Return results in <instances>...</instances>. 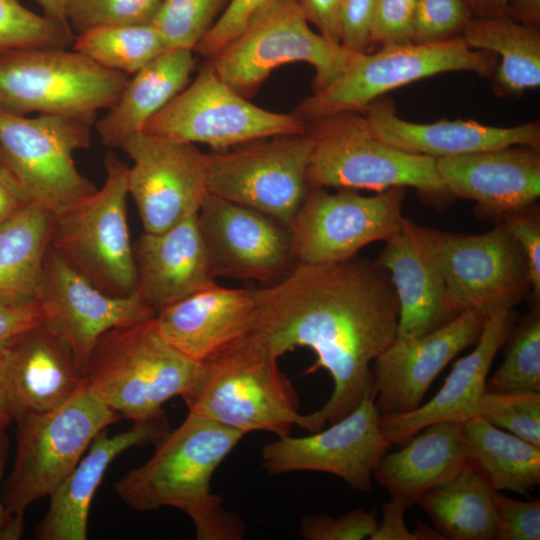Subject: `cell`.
I'll return each mask as SVG.
<instances>
[{
	"label": "cell",
	"mask_w": 540,
	"mask_h": 540,
	"mask_svg": "<svg viewBox=\"0 0 540 540\" xmlns=\"http://www.w3.org/2000/svg\"><path fill=\"white\" fill-rule=\"evenodd\" d=\"M377 527L375 513L359 508L338 517L306 516L300 522V533L308 540H363L371 539Z\"/></svg>",
	"instance_id": "42"
},
{
	"label": "cell",
	"mask_w": 540,
	"mask_h": 540,
	"mask_svg": "<svg viewBox=\"0 0 540 540\" xmlns=\"http://www.w3.org/2000/svg\"><path fill=\"white\" fill-rule=\"evenodd\" d=\"M485 318L477 311L466 310L425 335L396 338L372 365L380 416L418 408L443 368L462 350L476 344Z\"/></svg>",
	"instance_id": "20"
},
{
	"label": "cell",
	"mask_w": 540,
	"mask_h": 540,
	"mask_svg": "<svg viewBox=\"0 0 540 540\" xmlns=\"http://www.w3.org/2000/svg\"><path fill=\"white\" fill-rule=\"evenodd\" d=\"M310 153L306 134L270 137L206 153L208 193L255 209L290 228L310 189Z\"/></svg>",
	"instance_id": "13"
},
{
	"label": "cell",
	"mask_w": 540,
	"mask_h": 540,
	"mask_svg": "<svg viewBox=\"0 0 540 540\" xmlns=\"http://www.w3.org/2000/svg\"><path fill=\"white\" fill-rule=\"evenodd\" d=\"M84 386L70 347L43 323L7 344L0 370V404L12 421L54 410Z\"/></svg>",
	"instance_id": "21"
},
{
	"label": "cell",
	"mask_w": 540,
	"mask_h": 540,
	"mask_svg": "<svg viewBox=\"0 0 540 540\" xmlns=\"http://www.w3.org/2000/svg\"><path fill=\"white\" fill-rule=\"evenodd\" d=\"M414 534L416 536V540H438V539H444L442 535L436 530L431 529L429 526H427L424 523L419 522L414 529Z\"/></svg>",
	"instance_id": "56"
},
{
	"label": "cell",
	"mask_w": 540,
	"mask_h": 540,
	"mask_svg": "<svg viewBox=\"0 0 540 540\" xmlns=\"http://www.w3.org/2000/svg\"><path fill=\"white\" fill-rule=\"evenodd\" d=\"M377 0H341L340 44L354 53L367 52Z\"/></svg>",
	"instance_id": "47"
},
{
	"label": "cell",
	"mask_w": 540,
	"mask_h": 540,
	"mask_svg": "<svg viewBox=\"0 0 540 540\" xmlns=\"http://www.w3.org/2000/svg\"><path fill=\"white\" fill-rule=\"evenodd\" d=\"M438 251L451 311L487 317L513 308L532 289L526 258L503 223L465 235L439 232Z\"/></svg>",
	"instance_id": "15"
},
{
	"label": "cell",
	"mask_w": 540,
	"mask_h": 540,
	"mask_svg": "<svg viewBox=\"0 0 540 540\" xmlns=\"http://www.w3.org/2000/svg\"><path fill=\"white\" fill-rule=\"evenodd\" d=\"M405 508L394 499L382 505V522L370 540H416L413 531H409L404 521Z\"/></svg>",
	"instance_id": "51"
},
{
	"label": "cell",
	"mask_w": 540,
	"mask_h": 540,
	"mask_svg": "<svg viewBox=\"0 0 540 540\" xmlns=\"http://www.w3.org/2000/svg\"><path fill=\"white\" fill-rule=\"evenodd\" d=\"M132 160L128 194L144 232L159 233L196 214L208 193L206 153L193 143L141 131L120 147Z\"/></svg>",
	"instance_id": "17"
},
{
	"label": "cell",
	"mask_w": 540,
	"mask_h": 540,
	"mask_svg": "<svg viewBox=\"0 0 540 540\" xmlns=\"http://www.w3.org/2000/svg\"><path fill=\"white\" fill-rule=\"evenodd\" d=\"M9 451L5 429L0 430V540H19L24 532L23 516L12 514L5 506L2 481Z\"/></svg>",
	"instance_id": "52"
},
{
	"label": "cell",
	"mask_w": 540,
	"mask_h": 540,
	"mask_svg": "<svg viewBox=\"0 0 540 540\" xmlns=\"http://www.w3.org/2000/svg\"><path fill=\"white\" fill-rule=\"evenodd\" d=\"M73 41L70 27L27 9L18 0H0V58L25 49L67 48Z\"/></svg>",
	"instance_id": "37"
},
{
	"label": "cell",
	"mask_w": 540,
	"mask_h": 540,
	"mask_svg": "<svg viewBox=\"0 0 540 540\" xmlns=\"http://www.w3.org/2000/svg\"><path fill=\"white\" fill-rule=\"evenodd\" d=\"M311 142L309 188L372 190L413 187L448 193L436 159L399 150L378 139L360 112L334 113L306 121Z\"/></svg>",
	"instance_id": "5"
},
{
	"label": "cell",
	"mask_w": 540,
	"mask_h": 540,
	"mask_svg": "<svg viewBox=\"0 0 540 540\" xmlns=\"http://www.w3.org/2000/svg\"><path fill=\"white\" fill-rule=\"evenodd\" d=\"M473 50L500 58L492 76L493 90L506 96L540 86V29L508 16L473 17L461 34Z\"/></svg>",
	"instance_id": "31"
},
{
	"label": "cell",
	"mask_w": 540,
	"mask_h": 540,
	"mask_svg": "<svg viewBox=\"0 0 540 540\" xmlns=\"http://www.w3.org/2000/svg\"><path fill=\"white\" fill-rule=\"evenodd\" d=\"M268 0H231L194 52L206 59L214 57L243 30L251 16Z\"/></svg>",
	"instance_id": "45"
},
{
	"label": "cell",
	"mask_w": 540,
	"mask_h": 540,
	"mask_svg": "<svg viewBox=\"0 0 540 540\" xmlns=\"http://www.w3.org/2000/svg\"><path fill=\"white\" fill-rule=\"evenodd\" d=\"M143 131L223 151L255 140L303 135L306 121L294 112L277 113L253 104L206 59L191 83Z\"/></svg>",
	"instance_id": "12"
},
{
	"label": "cell",
	"mask_w": 540,
	"mask_h": 540,
	"mask_svg": "<svg viewBox=\"0 0 540 540\" xmlns=\"http://www.w3.org/2000/svg\"><path fill=\"white\" fill-rule=\"evenodd\" d=\"M504 361L487 380L492 392L540 393L539 304L511 332Z\"/></svg>",
	"instance_id": "36"
},
{
	"label": "cell",
	"mask_w": 540,
	"mask_h": 540,
	"mask_svg": "<svg viewBox=\"0 0 540 540\" xmlns=\"http://www.w3.org/2000/svg\"><path fill=\"white\" fill-rule=\"evenodd\" d=\"M36 300L42 323L70 347L83 376L105 332L156 316L137 291L127 296L103 292L51 246L45 255Z\"/></svg>",
	"instance_id": "16"
},
{
	"label": "cell",
	"mask_w": 540,
	"mask_h": 540,
	"mask_svg": "<svg viewBox=\"0 0 540 540\" xmlns=\"http://www.w3.org/2000/svg\"><path fill=\"white\" fill-rule=\"evenodd\" d=\"M478 416L540 447V393L486 391Z\"/></svg>",
	"instance_id": "39"
},
{
	"label": "cell",
	"mask_w": 540,
	"mask_h": 540,
	"mask_svg": "<svg viewBox=\"0 0 540 540\" xmlns=\"http://www.w3.org/2000/svg\"><path fill=\"white\" fill-rule=\"evenodd\" d=\"M104 166L100 189L54 215L50 246L103 292L127 296L137 290L127 223L129 166L112 152Z\"/></svg>",
	"instance_id": "9"
},
{
	"label": "cell",
	"mask_w": 540,
	"mask_h": 540,
	"mask_svg": "<svg viewBox=\"0 0 540 540\" xmlns=\"http://www.w3.org/2000/svg\"><path fill=\"white\" fill-rule=\"evenodd\" d=\"M128 79L75 50H19L0 58V111L97 114L116 103Z\"/></svg>",
	"instance_id": "10"
},
{
	"label": "cell",
	"mask_w": 540,
	"mask_h": 540,
	"mask_svg": "<svg viewBox=\"0 0 540 540\" xmlns=\"http://www.w3.org/2000/svg\"><path fill=\"white\" fill-rule=\"evenodd\" d=\"M507 16L540 29V0H507Z\"/></svg>",
	"instance_id": "53"
},
{
	"label": "cell",
	"mask_w": 540,
	"mask_h": 540,
	"mask_svg": "<svg viewBox=\"0 0 540 540\" xmlns=\"http://www.w3.org/2000/svg\"><path fill=\"white\" fill-rule=\"evenodd\" d=\"M231 0H162L150 24L170 49L193 50L224 13Z\"/></svg>",
	"instance_id": "38"
},
{
	"label": "cell",
	"mask_w": 540,
	"mask_h": 540,
	"mask_svg": "<svg viewBox=\"0 0 540 540\" xmlns=\"http://www.w3.org/2000/svg\"><path fill=\"white\" fill-rule=\"evenodd\" d=\"M162 0H70L67 20L74 36L113 25L150 23Z\"/></svg>",
	"instance_id": "40"
},
{
	"label": "cell",
	"mask_w": 540,
	"mask_h": 540,
	"mask_svg": "<svg viewBox=\"0 0 540 540\" xmlns=\"http://www.w3.org/2000/svg\"><path fill=\"white\" fill-rule=\"evenodd\" d=\"M472 18L464 0H417L413 43L430 44L461 36Z\"/></svg>",
	"instance_id": "41"
},
{
	"label": "cell",
	"mask_w": 540,
	"mask_h": 540,
	"mask_svg": "<svg viewBox=\"0 0 540 540\" xmlns=\"http://www.w3.org/2000/svg\"><path fill=\"white\" fill-rule=\"evenodd\" d=\"M201 368L162 337L153 317L105 332L90 356L84 383L121 417L142 421L163 414L171 398L188 395Z\"/></svg>",
	"instance_id": "3"
},
{
	"label": "cell",
	"mask_w": 540,
	"mask_h": 540,
	"mask_svg": "<svg viewBox=\"0 0 540 540\" xmlns=\"http://www.w3.org/2000/svg\"><path fill=\"white\" fill-rule=\"evenodd\" d=\"M0 162L4 163V159H3V156H2L1 150H0Z\"/></svg>",
	"instance_id": "58"
},
{
	"label": "cell",
	"mask_w": 540,
	"mask_h": 540,
	"mask_svg": "<svg viewBox=\"0 0 540 540\" xmlns=\"http://www.w3.org/2000/svg\"><path fill=\"white\" fill-rule=\"evenodd\" d=\"M356 54L313 31L294 0H268L210 60L230 87L249 98L275 69L295 62L314 68L317 92L340 76Z\"/></svg>",
	"instance_id": "6"
},
{
	"label": "cell",
	"mask_w": 540,
	"mask_h": 540,
	"mask_svg": "<svg viewBox=\"0 0 540 540\" xmlns=\"http://www.w3.org/2000/svg\"><path fill=\"white\" fill-rule=\"evenodd\" d=\"M473 17L507 16V0H464Z\"/></svg>",
	"instance_id": "54"
},
{
	"label": "cell",
	"mask_w": 540,
	"mask_h": 540,
	"mask_svg": "<svg viewBox=\"0 0 540 540\" xmlns=\"http://www.w3.org/2000/svg\"><path fill=\"white\" fill-rule=\"evenodd\" d=\"M513 308L499 310L484 320L475 348L460 358L439 391L424 405L397 415L380 416V427L391 445H402L428 425L441 421L465 422L479 415L493 360L509 339L516 323Z\"/></svg>",
	"instance_id": "24"
},
{
	"label": "cell",
	"mask_w": 540,
	"mask_h": 540,
	"mask_svg": "<svg viewBox=\"0 0 540 540\" xmlns=\"http://www.w3.org/2000/svg\"><path fill=\"white\" fill-rule=\"evenodd\" d=\"M43 317L37 300L0 301V370L4 350L19 333L42 323Z\"/></svg>",
	"instance_id": "48"
},
{
	"label": "cell",
	"mask_w": 540,
	"mask_h": 540,
	"mask_svg": "<svg viewBox=\"0 0 540 540\" xmlns=\"http://www.w3.org/2000/svg\"><path fill=\"white\" fill-rule=\"evenodd\" d=\"M446 191L503 215L532 206L540 196L539 149L507 146L436 159Z\"/></svg>",
	"instance_id": "25"
},
{
	"label": "cell",
	"mask_w": 540,
	"mask_h": 540,
	"mask_svg": "<svg viewBox=\"0 0 540 540\" xmlns=\"http://www.w3.org/2000/svg\"><path fill=\"white\" fill-rule=\"evenodd\" d=\"M494 489L470 463L419 504L444 539L492 540L498 532Z\"/></svg>",
	"instance_id": "33"
},
{
	"label": "cell",
	"mask_w": 540,
	"mask_h": 540,
	"mask_svg": "<svg viewBox=\"0 0 540 540\" xmlns=\"http://www.w3.org/2000/svg\"><path fill=\"white\" fill-rule=\"evenodd\" d=\"M439 232L403 218L376 260L388 271L396 292V338L425 335L456 316L448 304L438 251Z\"/></svg>",
	"instance_id": "22"
},
{
	"label": "cell",
	"mask_w": 540,
	"mask_h": 540,
	"mask_svg": "<svg viewBox=\"0 0 540 540\" xmlns=\"http://www.w3.org/2000/svg\"><path fill=\"white\" fill-rule=\"evenodd\" d=\"M267 345L254 333L202 363L192 391L183 397L189 413L244 434L278 437L301 427L303 415L291 382Z\"/></svg>",
	"instance_id": "4"
},
{
	"label": "cell",
	"mask_w": 540,
	"mask_h": 540,
	"mask_svg": "<svg viewBox=\"0 0 540 540\" xmlns=\"http://www.w3.org/2000/svg\"><path fill=\"white\" fill-rule=\"evenodd\" d=\"M361 113L378 139L404 152L435 159L507 146L540 148L538 122L513 127L484 125L474 120L417 123L400 118L393 102L382 97Z\"/></svg>",
	"instance_id": "27"
},
{
	"label": "cell",
	"mask_w": 540,
	"mask_h": 540,
	"mask_svg": "<svg viewBox=\"0 0 540 540\" xmlns=\"http://www.w3.org/2000/svg\"><path fill=\"white\" fill-rule=\"evenodd\" d=\"M11 419L7 416L0 404V430L6 429V427L11 423Z\"/></svg>",
	"instance_id": "57"
},
{
	"label": "cell",
	"mask_w": 540,
	"mask_h": 540,
	"mask_svg": "<svg viewBox=\"0 0 540 540\" xmlns=\"http://www.w3.org/2000/svg\"><path fill=\"white\" fill-rule=\"evenodd\" d=\"M391 446L381 431L375 398L370 397L326 430L305 437H278L263 446L261 457L270 474L329 473L354 490L368 492L373 471Z\"/></svg>",
	"instance_id": "18"
},
{
	"label": "cell",
	"mask_w": 540,
	"mask_h": 540,
	"mask_svg": "<svg viewBox=\"0 0 540 540\" xmlns=\"http://www.w3.org/2000/svg\"><path fill=\"white\" fill-rule=\"evenodd\" d=\"M469 463L494 490L527 493L540 483V447L481 416L463 423Z\"/></svg>",
	"instance_id": "34"
},
{
	"label": "cell",
	"mask_w": 540,
	"mask_h": 540,
	"mask_svg": "<svg viewBox=\"0 0 540 540\" xmlns=\"http://www.w3.org/2000/svg\"><path fill=\"white\" fill-rule=\"evenodd\" d=\"M197 220L216 278L268 285L296 264L290 229L255 209L207 193Z\"/></svg>",
	"instance_id": "19"
},
{
	"label": "cell",
	"mask_w": 540,
	"mask_h": 540,
	"mask_svg": "<svg viewBox=\"0 0 540 540\" xmlns=\"http://www.w3.org/2000/svg\"><path fill=\"white\" fill-rule=\"evenodd\" d=\"M405 195L404 187L372 196L310 188L289 228L296 263L339 262L372 242L386 241L404 218Z\"/></svg>",
	"instance_id": "14"
},
{
	"label": "cell",
	"mask_w": 540,
	"mask_h": 540,
	"mask_svg": "<svg viewBox=\"0 0 540 540\" xmlns=\"http://www.w3.org/2000/svg\"><path fill=\"white\" fill-rule=\"evenodd\" d=\"M121 416L84 386L60 407L17 421L16 452L6 480V508L23 516L34 502L50 496L71 473L92 440Z\"/></svg>",
	"instance_id": "7"
},
{
	"label": "cell",
	"mask_w": 540,
	"mask_h": 540,
	"mask_svg": "<svg viewBox=\"0 0 540 540\" xmlns=\"http://www.w3.org/2000/svg\"><path fill=\"white\" fill-rule=\"evenodd\" d=\"M96 114L0 111V150L5 165L31 202L58 215L91 196L96 186L75 166L73 153L90 145Z\"/></svg>",
	"instance_id": "8"
},
{
	"label": "cell",
	"mask_w": 540,
	"mask_h": 540,
	"mask_svg": "<svg viewBox=\"0 0 540 540\" xmlns=\"http://www.w3.org/2000/svg\"><path fill=\"white\" fill-rule=\"evenodd\" d=\"M31 203L28 194L14 174L0 162V223Z\"/></svg>",
	"instance_id": "50"
},
{
	"label": "cell",
	"mask_w": 540,
	"mask_h": 540,
	"mask_svg": "<svg viewBox=\"0 0 540 540\" xmlns=\"http://www.w3.org/2000/svg\"><path fill=\"white\" fill-rule=\"evenodd\" d=\"M460 421L426 426L393 453L384 454L373 476L391 498L408 508L468 464V451Z\"/></svg>",
	"instance_id": "29"
},
{
	"label": "cell",
	"mask_w": 540,
	"mask_h": 540,
	"mask_svg": "<svg viewBox=\"0 0 540 540\" xmlns=\"http://www.w3.org/2000/svg\"><path fill=\"white\" fill-rule=\"evenodd\" d=\"M53 222L31 203L0 223V301L36 300Z\"/></svg>",
	"instance_id": "32"
},
{
	"label": "cell",
	"mask_w": 540,
	"mask_h": 540,
	"mask_svg": "<svg viewBox=\"0 0 540 540\" xmlns=\"http://www.w3.org/2000/svg\"><path fill=\"white\" fill-rule=\"evenodd\" d=\"M169 431L164 413L134 421L129 429L112 436L101 431L87 453L49 496L47 512L34 531L35 539L86 540L90 505L113 460L133 447L156 445Z\"/></svg>",
	"instance_id": "26"
},
{
	"label": "cell",
	"mask_w": 540,
	"mask_h": 540,
	"mask_svg": "<svg viewBox=\"0 0 540 540\" xmlns=\"http://www.w3.org/2000/svg\"><path fill=\"white\" fill-rule=\"evenodd\" d=\"M493 501L498 518V540H539V500L519 501L493 491Z\"/></svg>",
	"instance_id": "44"
},
{
	"label": "cell",
	"mask_w": 540,
	"mask_h": 540,
	"mask_svg": "<svg viewBox=\"0 0 540 540\" xmlns=\"http://www.w3.org/2000/svg\"><path fill=\"white\" fill-rule=\"evenodd\" d=\"M42 8L43 14L47 17L69 26L67 11L70 0H35Z\"/></svg>",
	"instance_id": "55"
},
{
	"label": "cell",
	"mask_w": 540,
	"mask_h": 540,
	"mask_svg": "<svg viewBox=\"0 0 540 540\" xmlns=\"http://www.w3.org/2000/svg\"><path fill=\"white\" fill-rule=\"evenodd\" d=\"M245 434L188 413L156 444L152 457L114 484L117 496L139 512L174 507L192 520L199 540H238L245 527L211 491L212 476Z\"/></svg>",
	"instance_id": "2"
},
{
	"label": "cell",
	"mask_w": 540,
	"mask_h": 540,
	"mask_svg": "<svg viewBox=\"0 0 540 540\" xmlns=\"http://www.w3.org/2000/svg\"><path fill=\"white\" fill-rule=\"evenodd\" d=\"M502 223L520 246L529 268L535 300L540 297V221L538 213H528V208L501 215Z\"/></svg>",
	"instance_id": "46"
},
{
	"label": "cell",
	"mask_w": 540,
	"mask_h": 540,
	"mask_svg": "<svg viewBox=\"0 0 540 540\" xmlns=\"http://www.w3.org/2000/svg\"><path fill=\"white\" fill-rule=\"evenodd\" d=\"M257 335L279 358L306 347L326 370L333 391L301 428L322 430L373 397L372 365L397 337L399 305L386 269L357 255L322 264L296 263L281 279L253 289Z\"/></svg>",
	"instance_id": "1"
},
{
	"label": "cell",
	"mask_w": 540,
	"mask_h": 540,
	"mask_svg": "<svg viewBox=\"0 0 540 540\" xmlns=\"http://www.w3.org/2000/svg\"><path fill=\"white\" fill-rule=\"evenodd\" d=\"M491 54L469 48L462 36L357 53L340 76L302 100L294 113L305 121L334 113H361L391 90L446 72L468 71L489 77L497 66Z\"/></svg>",
	"instance_id": "11"
},
{
	"label": "cell",
	"mask_w": 540,
	"mask_h": 540,
	"mask_svg": "<svg viewBox=\"0 0 540 540\" xmlns=\"http://www.w3.org/2000/svg\"><path fill=\"white\" fill-rule=\"evenodd\" d=\"M320 34L340 44L339 11L341 0H294Z\"/></svg>",
	"instance_id": "49"
},
{
	"label": "cell",
	"mask_w": 540,
	"mask_h": 540,
	"mask_svg": "<svg viewBox=\"0 0 540 540\" xmlns=\"http://www.w3.org/2000/svg\"><path fill=\"white\" fill-rule=\"evenodd\" d=\"M417 0H377L371 29V44L413 43Z\"/></svg>",
	"instance_id": "43"
},
{
	"label": "cell",
	"mask_w": 540,
	"mask_h": 540,
	"mask_svg": "<svg viewBox=\"0 0 540 540\" xmlns=\"http://www.w3.org/2000/svg\"><path fill=\"white\" fill-rule=\"evenodd\" d=\"M155 320L171 346L204 363L253 334L256 299L253 289L214 283L160 309Z\"/></svg>",
	"instance_id": "23"
},
{
	"label": "cell",
	"mask_w": 540,
	"mask_h": 540,
	"mask_svg": "<svg viewBox=\"0 0 540 540\" xmlns=\"http://www.w3.org/2000/svg\"><path fill=\"white\" fill-rule=\"evenodd\" d=\"M194 51L167 50L128 79L119 99L95 122L101 143L120 147L130 135L144 130L187 85L196 66Z\"/></svg>",
	"instance_id": "30"
},
{
	"label": "cell",
	"mask_w": 540,
	"mask_h": 540,
	"mask_svg": "<svg viewBox=\"0 0 540 540\" xmlns=\"http://www.w3.org/2000/svg\"><path fill=\"white\" fill-rule=\"evenodd\" d=\"M133 256L136 291L156 313L216 283L197 213L165 231L143 232Z\"/></svg>",
	"instance_id": "28"
},
{
	"label": "cell",
	"mask_w": 540,
	"mask_h": 540,
	"mask_svg": "<svg viewBox=\"0 0 540 540\" xmlns=\"http://www.w3.org/2000/svg\"><path fill=\"white\" fill-rule=\"evenodd\" d=\"M73 50L110 70L134 74L170 50L150 23L103 26L74 36Z\"/></svg>",
	"instance_id": "35"
}]
</instances>
